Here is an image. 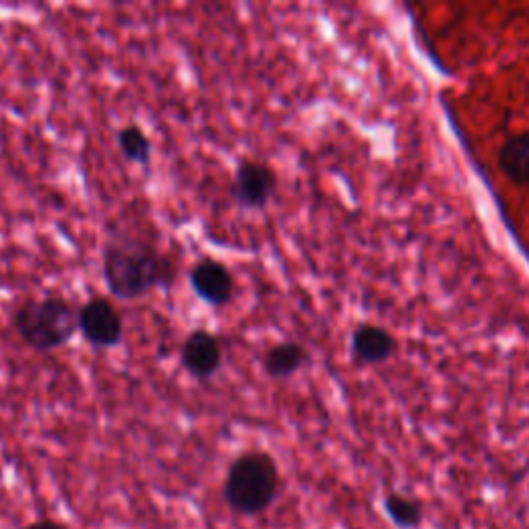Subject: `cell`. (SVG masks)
<instances>
[{
	"instance_id": "6da1fadb",
	"label": "cell",
	"mask_w": 529,
	"mask_h": 529,
	"mask_svg": "<svg viewBox=\"0 0 529 529\" xmlns=\"http://www.w3.org/2000/svg\"><path fill=\"white\" fill-rule=\"evenodd\" d=\"M104 279L116 298L137 300L176 279L174 263L147 242L122 238L104 248Z\"/></svg>"
},
{
	"instance_id": "7a4b0ae2",
	"label": "cell",
	"mask_w": 529,
	"mask_h": 529,
	"mask_svg": "<svg viewBox=\"0 0 529 529\" xmlns=\"http://www.w3.org/2000/svg\"><path fill=\"white\" fill-rule=\"evenodd\" d=\"M279 470L275 459L265 451L238 455L224 482V501L236 515H263L277 499Z\"/></svg>"
},
{
	"instance_id": "3957f363",
	"label": "cell",
	"mask_w": 529,
	"mask_h": 529,
	"mask_svg": "<svg viewBox=\"0 0 529 529\" xmlns=\"http://www.w3.org/2000/svg\"><path fill=\"white\" fill-rule=\"evenodd\" d=\"M15 329L29 348L54 352L79 331V310L60 296L27 300L15 313Z\"/></svg>"
},
{
	"instance_id": "277c9868",
	"label": "cell",
	"mask_w": 529,
	"mask_h": 529,
	"mask_svg": "<svg viewBox=\"0 0 529 529\" xmlns=\"http://www.w3.org/2000/svg\"><path fill=\"white\" fill-rule=\"evenodd\" d=\"M79 331L91 346L114 348L122 341L124 325L108 300L93 298L79 308Z\"/></svg>"
},
{
	"instance_id": "5b68a950",
	"label": "cell",
	"mask_w": 529,
	"mask_h": 529,
	"mask_svg": "<svg viewBox=\"0 0 529 529\" xmlns=\"http://www.w3.org/2000/svg\"><path fill=\"white\" fill-rule=\"evenodd\" d=\"M277 189L275 172L263 162L244 160L234 174L232 195L246 209L265 207Z\"/></svg>"
},
{
	"instance_id": "8992f818",
	"label": "cell",
	"mask_w": 529,
	"mask_h": 529,
	"mask_svg": "<svg viewBox=\"0 0 529 529\" xmlns=\"http://www.w3.org/2000/svg\"><path fill=\"white\" fill-rule=\"evenodd\" d=\"M182 364L197 379H211L222 368V344L205 329L193 331L182 346Z\"/></svg>"
},
{
	"instance_id": "52a82bcc",
	"label": "cell",
	"mask_w": 529,
	"mask_h": 529,
	"mask_svg": "<svg viewBox=\"0 0 529 529\" xmlns=\"http://www.w3.org/2000/svg\"><path fill=\"white\" fill-rule=\"evenodd\" d=\"M191 288L203 302L211 306H224L234 296V277L220 261L205 259L199 261L191 271Z\"/></svg>"
},
{
	"instance_id": "ba28073f",
	"label": "cell",
	"mask_w": 529,
	"mask_h": 529,
	"mask_svg": "<svg viewBox=\"0 0 529 529\" xmlns=\"http://www.w3.org/2000/svg\"><path fill=\"white\" fill-rule=\"evenodd\" d=\"M397 350L395 337L379 325H358L352 333V352L362 364H383L393 358Z\"/></svg>"
},
{
	"instance_id": "9c48e42d",
	"label": "cell",
	"mask_w": 529,
	"mask_h": 529,
	"mask_svg": "<svg viewBox=\"0 0 529 529\" xmlns=\"http://www.w3.org/2000/svg\"><path fill=\"white\" fill-rule=\"evenodd\" d=\"M499 166L503 174L517 186H529V131L511 135L501 151Z\"/></svg>"
},
{
	"instance_id": "30bf717a",
	"label": "cell",
	"mask_w": 529,
	"mask_h": 529,
	"mask_svg": "<svg viewBox=\"0 0 529 529\" xmlns=\"http://www.w3.org/2000/svg\"><path fill=\"white\" fill-rule=\"evenodd\" d=\"M308 354L302 344L296 341H282V344L273 346L263 360L265 372L271 379H288L304 366Z\"/></svg>"
},
{
	"instance_id": "8fae6325",
	"label": "cell",
	"mask_w": 529,
	"mask_h": 529,
	"mask_svg": "<svg viewBox=\"0 0 529 529\" xmlns=\"http://www.w3.org/2000/svg\"><path fill=\"white\" fill-rule=\"evenodd\" d=\"M383 509L397 529H418L424 521V507L418 499L401 492H391L383 499Z\"/></svg>"
},
{
	"instance_id": "7c38bea8",
	"label": "cell",
	"mask_w": 529,
	"mask_h": 529,
	"mask_svg": "<svg viewBox=\"0 0 529 529\" xmlns=\"http://www.w3.org/2000/svg\"><path fill=\"white\" fill-rule=\"evenodd\" d=\"M118 147L124 158L133 164L147 166L151 160V151H153L151 139L139 127H124L118 133Z\"/></svg>"
},
{
	"instance_id": "4fadbf2b",
	"label": "cell",
	"mask_w": 529,
	"mask_h": 529,
	"mask_svg": "<svg viewBox=\"0 0 529 529\" xmlns=\"http://www.w3.org/2000/svg\"><path fill=\"white\" fill-rule=\"evenodd\" d=\"M25 529H67V525H65V523H60V521H56V519H40V521H36V523L27 525Z\"/></svg>"
}]
</instances>
